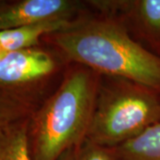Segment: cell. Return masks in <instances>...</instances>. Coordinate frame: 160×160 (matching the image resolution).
<instances>
[{
    "mask_svg": "<svg viewBox=\"0 0 160 160\" xmlns=\"http://www.w3.org/2000/svg\"><path fill=\"white\" fill-rule=\"evenodd\" d=\"M0 160H33L27 122L11 124L0 138Z\"/></svg>",
    "mask_w": 160,
    "mask_h": 160,
    "instance_id": "cell-8",
    "label": "cell"
},
{
    "mask_svg": "<svg viewBox=\"0 0 160 160\" xmlns=\"http://www.w3.org/2000/svg\"><path fill=\"white\" fill-rule=\"evenodd\" d=\"M76 160H117L104 147L87 142L85 147L78 151Z\"/></svg>",
    "mask_w": 160,
    "mask_h": 160,
    "instance_id": "cell-10",
    "label": "cell"
},
{
    "mask_svg": "<svg viewBox=\"0 0 160 160\" xmlns=\"http://www.w3.org/2000/svg\"><path fill=\"white\" fill-rule=\"evenodd\" d=\"M69 0H23L0 6V31L48 21L69 19L76 9Z\"/></svg>",
    "mask_w": 160,
    "mask_h": 160,
    "instance_id": "cell-4",
    "label": "cell"
},
{
    "mask_svg": "<svg viewBox=\"0 0 160 160\" xmlns=\"http://www.w3.org/2000/svg\"><path fill=\"white\" fill-rule=\"evenodd\" d=\"M94 89L90 76L76 71L36 114L29 143L33 160H58L86 137L93 109Z\"/></svg>",
    "mask_w": 160,
    "mask_h": 160,
    "instance_id": "cell-2",
    "label": "cell"
},
{
    "mask_svg": "<svg viewBox=\"0 0 160 160\" xmlns=\"http://www.w3.org/2000/svg\"><path fill=\"white\" fill-rule=\"evenodd\" d=\"M53 39L73 61L160 90V58L133 41L118 24L96 21L73 23L54 33Z\"/></svg>",
    "mask_w": 160,
    "mask_h": 160,
    "instance_id": "cell-1",
    "label": "cell"
},
{
    "mask_svg": "<svg viewBox=\"0 0 160 160\" xmlns=\"http://www.w3.org/2000/svg\"><path fill=\"white\" fill-rule=\"evenodd\" d=\"M77 154H78V151L75 149V148H73V149L67 150L65 153H63L58 160H76Z\"/></svg>",
    "mask_w": 160,
    "mask_h": 160,
    "instance_id": "cell-12",
    "label": "cell"
},
{
    "mask_svg": "<svg viewBox=\"0 0 160 160\" xmlns=\"http://www.w3.org/2000/svg\"><path fill=\"white\" fill-rule=\"evenodd\" d=\"M160 121V101L141 90H119L103 96L86 137L101 147L121 145Z\"/></svg>",
    "mask_w": 160,
    "mask_h": 160,
    "instance_id": "cell-3",
    "label": "cell"
},
{
    "mask_svg": "<svg viewBox=\"0 0 160 160\" xmlns=\"http://www.w3.org/2000/svg\"><path fill=\"white\" fill-rule=\"evenodd\" d=\"M138 17L149 34L160 41V0L135 2Z\"/></svg>",
    "mask_w": 160,
    "mask_h": 160,
    "instance_id": "cell-9",
    "label": "cell"
},
{
    "mask_svg": "<svg viewBox=\"0 0 160 160\" xmlns=\"http://www.w3.org/2000/svg\"><path fill=\"white\" fill-rule=\"evenodd\" d=\"M4 52H5L2 51V49H1V47H0V54H1V53H4Z\"/></svg>",
    "mask_w": 160,
    "mask_h": 160,
    "instance_id": "cell-13",
    "label": "cell"
},
{
    "mask_svg": "<svg viewBox=\"0 0 160 160\" xmlns=\"http://www.w3.org/2000/svg\"><path fill=\"white\" fill-rule=\"evenodd\" d=\"M73 23L69 19H59L3 30L0 31V47L5 52L36 47L43 35L69 29Z\"/></svg>",
    "mask_w": 160,
    "mask_h": 160,
    "instance_id": "cell-6",
    "label": "cell"
},
{
    "mask_svg": "<svg viewBox=\"0 0 160 160\" xmlns=\"http://www.w3.org/2000/svg\"><path fill=\"white\" fill-rule=\"evenodd\" d=\"M120 160H160V122L117 147Z\"/></svg>",
    "mask_w": 160,
    "mask_h": 160,
    "instance_id": "cell-7",
    "label": "cell"
},
{
    "mask_svg": "<svg viewBox=\"0 0 160 160\" xmlns=\"http://www.w3.org/2000/svg\"><path fill=\"white\" fill-rule=\"evenodd\" d=\"M55 69L53 59L37 47L6 52L0 60V86H20L49 75Z\"/></svg>",
    "mask_w": 160,
    "mask_h": 160,
    "instance_id": "cell-5",
    "label": "cell"
},
{
    "mask_svg": "<svg viewBox=\"0 0 160 160\" xmlns=\"http://www.w3.org/2000/svg\"><path fill=\"white\" fill-rule=\"evenodd\" d=\"M11 125V123H9L6 119L5 113L0 109V138L4 134V132L6 130V128Z\"/></svg>",
    "mask_w": 160,
    "mask_h": 160,
    "instance_id": "cell-11",
    "label": "cell"
}]
</instances>
